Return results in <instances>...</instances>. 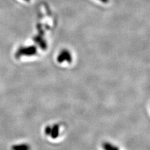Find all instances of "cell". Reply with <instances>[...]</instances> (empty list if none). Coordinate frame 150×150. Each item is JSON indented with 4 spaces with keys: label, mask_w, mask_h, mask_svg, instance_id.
I'll return each instance as SVG.
<instances>
[{
    "label": "cell",
    "mask_w": 150,
    "mask_h": 150,
    "mask_svg": "<svg viewBox=\"0 0 150 150\" xmlns=\"http://www.w3.org/2000/svg\"><path fill=\"white\" fill-rule=\"evenodd\" d=\"M13 150H27L26 146L24 145H20V146H14L13 147Z\"/></svg>",
    "instance_id": "obj_1"
}]
</instances>
